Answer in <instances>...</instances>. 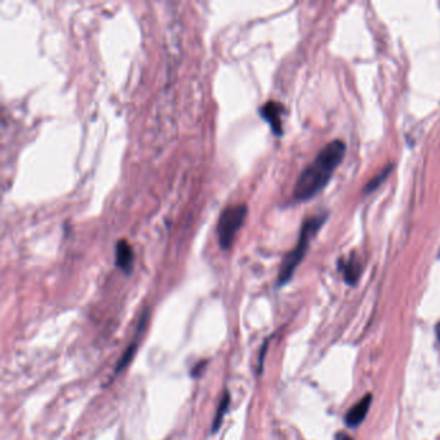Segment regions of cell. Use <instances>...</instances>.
I'll return each instance as SVG.
<instances>
[{"instance_id": "1", "label": "cell", "mask_w": 440, "mask_h": 440, "mask_svg": "<svg viewBox=\"0 0 440 440\" xmlns=\"http://www.w3.org/2000/svg\"><path fill=\"white\" fill-rule=\"evenodd\" d=\"M345 153L346 145L341 140L329 142L312 163L301 172L295 185L293 199L296 202H306L321 192L329 182L336 168L340 165Z\"/></svg>"}, {"instance_id": "2", "label": "cell", "mask_w": 440, "mask_h": 440, "mask_svg": "<svg viewBox=\"0 0 440 440\" xmlns=\"http://www.w3.org/2000/svg\"><path fill=\"white\" fill-rule=\"evenodd\" d=\"M326 221V214L312 216L310 219L304 221L296 247L284 257L283 263H282L279 274H277V287H283L291 280L298 265L302 263V260L305 257L306 252L310 246V241L315 235L318 234L320 227L323 226V224Z\"/></svg>"}, {"instance_id": "3", "label": "cell", "mask_w": 440, "mask_h": 440, "mask_svg": "<svg viewBox=\"0 0 440 440\" xmlns=\"http://www.w3.org/2000/svg\"><path fill=\"white\" fill-rule=\"evenodd\" d=\"M247 213H248V207L244 203L227 206L221 212L220 219L216 227V233H217V239H219V244L222 251L231 248L236 234L239 233V230L246 221Z\"/></svg>"}, {"instance_id": "4", "label": "cell", "mask_w": 440, "mask_h": 440, "mask_svg": "<svg viewBox=\"0 0 440 440\" xmlns=\"http://www.w3.org/2000/svg\"><path fill=\"white\" fill-rule=\"evenodd\" d=\"M260 115L268 121L273 133L275 136L283 135L284 106L277 101H268L260 107Z\"/></svg>"}, {"instance_id": "5", "label": "cell", "mask_w": 440, "mask_h": 440, "mask_svg": "<svg viewBox=\"0 0 440 440\" xmlns=\"http://www.w3.org/2000/svg\"><path fill=\"white\" fill-rule=\"evenodd\" d=\"M370 405H372V394H365L356 405L348 409V413L345 414V424L348 429H355L362 425L368 414Z\"/></svg>"}, {"instance_id": "6", "label": "cell", "mask_w": 440, "mask_h": 440, "mask_svg": "<svg viewBox=\"0 0 440 440\" xmlns=\"http://www.w3.org/2000/svg\"><path fill=\"white\" fill-rule=\"evenodd\" d=\"M135 252L132 246L126 239H121L115 246V263L119 269L129 275L133 271Z\"/></svg>"}, {"instance_id": "7", "label": "cell", "mask_w": 440, "mask_h": 440, "mask_svg": "<svg viewBox=\"0 0 440 440\" xmlns=\"http://www.w3.org/2000/svg\"><path fill=\"white\" fill-rule=\"evenodd\" d=\"M148 319H149V312H145V314H142L141 320H140V324H138V328H137V332H136V340L129 345V348L126 350V353L121 355V359H119V362L116 364V367H115V376L116 375H119L123 369L127 368L128 364L132 362V359H133V356H135L136 351H137V346H138V340H140V337H141V334L143 332V329H145V326H146V323H148Z\"/></svg>"}, {"instance_id": "8", "label": "cell", "mask_w": 440, "mask_h": 440, "mask_svg": "<svg viewBox=\"0 0 440 440\" xmlns=\"http://www.w3.org/2000/svg\"><path fill=\"white\" fill-rule=\"evenodd\" d=\"M339 266H340V270L342 271V274H343L345 282L348 285H355L356 282L359 280L363 270L362 263L359 261L358 255H350L348 260L340 261Z\"/></svg>"}, {"instance_id": "9", "label": "cell", "mask_w": 440, "mask_h": 440, "mask_svg": "<svg viewBox=\"0 0 440 440\" xmlns=\"http://www.w3.org/2000/svg\"><path fill=\"white\" fill-rule=\"evenodd\" d=\"M230 402H231L230 392L226 390L224 392V397H221L220 405H219V408H217V412H216V416H214V419H213L212 427H211V429H212V430H211L212 435L220 430L222 421H224V416H225L227 411H229Z\"/></svg>"}, {"instance_id": "10", "label": "cell", "mask_w": 440, "mask_h": 440, "mask_svg": "<svg viewBox=\"0 0 440 440\" xmlns=\"http://www.w3.org/2000/svg\"><path fill=\"white\" fill-rule=\"evenodd\" d=\"M394 170V167H392V164L390 165H387V167H385L378 175H376L375 177L372 178L370 181H369L368 184L365 185V187H364V192H372L376 190L377 187L380 186V185L383 184V181L386 180V178L389 177V175H390L391 172Z\"/></svg>"}, {"instance_id": "11", "label": "cell", "mask_w": 440, "mask_h": 440, "mask_svg": "<svg viewBox=\"0 0 440 440\" xmlns=\"http://www.w3.org/2000/svg\"><path fill=\"white\" fill-rule=\"evenodd\" d=\"M206 365L207 361H202V362L198 363V364L192 368V376L194 377V378H197V377L200 376V375H202V372H203L204 368H206Z\"/></svg>"}, {"instance_id": "12", "label": "cell", "mask_w": 440, "mask_h": 440, "mask_svg": "<svg viewBox=\"0 0 440 440\" xmlns=\"http://www.w3.org/2000/svg\"><path fill=\"white\" fill-rule=\"evenodd\" d=\"M268 342H269V340L266 341V342L263 343V348H261V353H260V363H258L260 373L263 372V359H265V354H266V350H268Z\"/></svg>"}, {"instance_id": "13", "label": "cell", "mask_w": 440, "mask_h": 440, "mask_svg": "<svg viewBox=\"0 0 440 440\" xmlns=\"http://www.w3.org/2000/svg\"><path fill=\"white\" fill-rule=\"evenodd\" d=\"M336 440H353L346 434L339 433L336 435Z\"/></svg>"}, {"instance_id": "14", "label": "cell", "mask_w": 440, "mask_h": 440, "mask_svg": "<svg viewBox=\"0 0 440 440\" xmlns=\"http://www.w3.org/2000/svg\"><path fill=\"white\" fill-rule=\"evenodd\" d=\"M435 334H436V339H438L440 345V321H438L435 326Z\"/></svg>"}]
</instances>
